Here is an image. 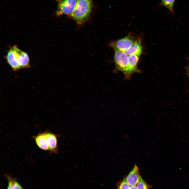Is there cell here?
<instances>
[{"label": "cell", "instance_id": "cell-9", "mask_svg": "<svg viewBox=\"0 0 189 189\" xmlns=\"http://www.w3.org/2000/svg\"><path fill=\"white\" fill-rule=\"evenodd\" d=\"M7 62L14 71L18 70L21 68L15 58L13 49L11 47L8 51L6 56Z\"/></svg>", "mask_w": 189, "mask_h": 189}, {"label": "cell", "instance_id": "cell-1", "mask_svg": "<svg viewBox=\"0 0 189 189\" xmlns=\"http://www.w3.org/2000/svg\"><path fill=\"white\" fill-rule=\"evenodd\" d=\"M59 135L48 130L40 133L33 136L38 146L41 149L54 153L58 151L57 139Z\"/></svg>", "mask_w": 189, "mask_h": 189}, {"label": "cell", "instance_id": "cell-12", "mask_svg": "<svg viewBox=\"0 0 189 189\" xmlns=\"http://www.w3.org/2000/svg\"><path fill=\"white\" fill-rule=\"evenodd\" d=\"M175 0H161L160 5L167 8L170 11L174 13L173 7Z\"/></svg>", "mask_w": 189, "mask_h": 189}, {"label": "cell", "instance_id": "cell-8", "mask_svg": "<svg viewBox=\"0 0 189 189\" xmlns=\"http://www.w3.org/2000/svg\"><path fill=\"white\" fill-rule=\"evenodd\" d=\"M140 176L139 168L135 164L125 178L130 186H135L136 185L138 182Z\"/></svg>", "mask_w": 189, "mask_h": 189}, {"label": "cell", "instance_id": "cell-6", "mask_svg": "<svg viewBox=\"0 0 189 189\" xmlns=\"http://www.w3.org/2000/svg\"><path fill=\"white\" fill-rule=\"evenodd\" d=\"M15 58L21 68H28L30 67V60L28 54L19 49L14 45L12 46Z\"/></svg>", "mask_w": 189, "mask_h": 189}, {"label": "cell", "instance_id": "cell-5", "mask_svg": "<svg viewBox=\"0 0 189 189\" xmlns=\"http://www.w3.org/2000/svg\"><path fill=\"white\" fill-rule=\"evenodd\" d=\"M114 51V60L116 69L122 72L125 76L128 70V56L124 51L120 50Z\"/></svg>", "mask_w": 189, "mask_h": 189}, {"label": "cell", "instance_id": "cell-15", "mask_svg": "<svg viewBox=\"0 0 189 189\" xmlns=\"http://www.w3.org/2000/svg\"><path fill=\"white\" fill-rule=\"evenodd\" d=\"M129 189H138L137 186L136 185L130 186Z\"/></svg>", "mask_w": 189, "mask_h": 189}, {"label": "cell", "instance_id": "cell-13", "mask_svg": "<svg viewBox=\"0 0 189 189\" xmlns=\"http://www.w3.org/2000/svg\"><path fill=\"white\" fill-rule=\"evenodd\" d=\"M137 185L138 189H149L150 187L143 179L141 176Z\"/></svg>", "mask_w": 189, "mask_h": 189}, {"label": "cell", "instance_id": "cell-14", "mask_svg": "<svg viewBox=\"0 0 189 189\" xmlns=\"http://www.w3.org/2000/svg\"><path fill=\"white\" fill-rule=\"evenodd\" d=\"M130 186L125 178H124L118 186V189H129Z\"/></svg>", "mask_w": 189, "mask_h": 189}, {"label": "cell", "instance_id": "cell-4", "mask_svg": "<svg viewBox=\"0 0 189 189\" xmlns=\"http://www.w3.org/2000/svg\"><path fill=\"white\" fill-rule=\"evenodd\" d=\"M57 7L56 11L57 16L62 15H71L75 7L77 0H57Z\"/></svg>", "mask_w": 189, "mask_h": 189}, {"label": "cell", "instance_id": "cell-11", "mask_svg": "<svg viewBox=\"0 0 189 189\" xmlns=\"http://www.w3.org/2000/svg\"><path fill=\"white\" fill-rule=\"evenodd\" d=\"M6 176L8 183L7 189H23L16 179L9 175Z\"/></svg>", "mask_w": 189, "mask_h": 189}, {"label": "cell", "instance_id": "cell-3", "mask_svg": "<svg viewBox=\"0 0 189 189\" xmlns=\"http://www.w3.org/2000/svg\"><path fill=\"white\" fill-rule=\"evenodd\" d=\"M137 39L132 34H129L124 38L111 42L109 46L114 51L125 52L134 44Z\"/></svg>", "mask_w": 189, "mask_h": 189}, {"label": "cell", "instance_id": "cell-2", "mask_svg": "<svg viewBox=\"0 0 189 189\" xmlns=\"http://www.w3.org/2000/svg\"><path fill=\"white\" fill-rule=\"evenodd\" d=\"M92 6V0H77L74 10L70 16L77 24L82 25L89 19Z\"/></svg>", "mask_w": 189, "mask_h": 189}, {"label": "cell", "instance_id": "cell-10", "mask_svg": "<svg viewBox=\"0 0 189 189\" xmlns=\"http://www.w3.org/2000/svg\"><path fill=\"white\" fill-rule=\"evenodd\" d=\"M143 47L140 38L137 39L134 44L125 52L129 56L131 54H135L139 56L141 55Z\"/></svg>", "mask_w": 189, "mask_h": 189}, {"label": "cell", "instance_id": "cell-7", "mask_svg": "<svg viewBox=\"0 0 189 189\" xmlns=\"http://www.w3.org/2000/svg\"><path fill=\"white\" fill-rule=\"evenodd\" d=\"M140 56L135 54H131L128 56V70L126 75L124 76L125 79H130L132 74L134 73H140V71L137 67Z\"/></svg>", "mask_w": 189, "mask_h": 189}, {"label": "cell", "instance_id": "cell-16", "mask_svg": "<svg viewBox=\"0 0 189 189\" xmlns=\"http://www.w3.org/2000/svg\"><path fill=\"white\" fill-rule=\"evenodd\" d=\"M188 74L189 76V66H188Z\"/></svg>", "mask_w": 189, "mask_h": 189}]
</instances>
